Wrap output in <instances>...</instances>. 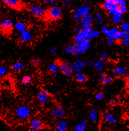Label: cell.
Masks as SVG:
<instances>
[{"mask_svg": "<svg viewBox=\"0 0 129 131\" xmlns=\"http://www.w3.org/2000/svg\"><path fill=\"white\" fill-rule=\"evenodd\" d=\"M32 1H33L34 2H38L40 1L41 0H32Z\"/></svg>", "mask_w": 129, "mask_h": 131, "instance_id": "52", "label": "cell"}, {"mask_svg": "<svg viewBox=\"0 0 129 131\" xmlns=\"http://www.w3.org/2000/svg\"><path fill=\"white\" fill-rule=\"evenodd\" d=\"M62 8L61 7L56 5L48 8V9L46 10L44 17H45L48 20L50 21H57L62 18Z\"/></svg>", "mask_w": 129, "mask_h": 131, "instance_id": "3", "label": "cell"}, {"mask_svg": "<svg viewBox=\"0 0 129 131\" xmlns=\"http://www.w3.org/2000/svg\"><path fill=\"white\" fill-rule=\"evenodd\" d=\"M94 68L97 71H101L103 70L104 67V61L101 59H97L93 63Z\"/></svg>", "mask_w": 129, "mask_h": 131, "instance_id": "27", "label": "cell"}, {"mask_svg": "<svg viewBox=\"0 0 129 131\" xmlns=\"http://www.w3.org/2000/svg\"><path fill=\"white\" fill-rule=\"evenodd\" d=\"M93 16V22L97 25H101L102 24L104 21V18L100 11H96L95 12Z\"/></svg>", "mask_w": 129, "mask_h": 131, "instance_id": "23", "label": "cell"}, {"mask_svg": "<svg viewBox=\"0 0 129 131\" xmlns=\"http://www.w3.org/2000/svg\"><path fill=\"white\" fill-rule=\"evenodd\" d=\"M111 21L115 25L121 24L123 22V18L122 15H113L111 16Z\"/></svg>", "mask_w": 129, "mask_h": 131, "instance_id": "33", "label": "cell"}, {"mask_svg": "<svg viewBox=\"0 0 129 131\" xmlns=\"http://www.w3.org/2000/svg\"><path fill=\"white\" fill-rule=\"evenodd\" d=\"M127 0H118V6H127Z\"/></svg>", "mask_w": 129, "mask_h": 131, "instance_id": "48", "label": "cell"}, {"mask_svg": "<svg viewBox=\"0 0 129 131\" xmlns=\"http://www.w3.org/2000/svg\"><path fill=\"white\" fill-rule=\"evenodd\" d=\"M118 7V4L107 1L106 0H105V1L102 3V7L103 9L106 10V11L110 10L111 9H112V8H116Z\"/></svg>", "mask_w": 129, "mask_h": 131, "instance_id": "29", "label": "cell"}, {"mask_svg": "<svg viewBox=\"0 0 129 131\" xmlns=\"http://www.w3.org/2000/svg\"><path fill=\"white\" fill-rule=\"evenodd\" d=\"M120 29L121 30L124 31V32H129V24L128 22H122L120 26L119 27Z\"/></svg>", "mask_w": 129, "mask_h": 131, "instance_id": "38", "label": "cell"}, {"mask_svg": "<svg viewBox=\"0 0 129 131\" xmlns=\"http://www.w3.org/2000/svg\"><path fill=\"white\" fill-rule=\"evenodd\" d=\"M117 104H118V101L116 99H114V98H112L111 99L109 102V105L111 107V108H113V107H115Z\"/></svg>", "mask_w": 129, "mask_h": 131, "instance_id": "45", "label": "cell"}, {"mask_svg": "<svg viewBox=\"0 0 129 131\" xmlns=\"http://www.w3.org/2000/svg\"><path fill=\"white\" fill-rule=\"evenodd\" d=\"M109 29L108 28L106 24H102L101 29V32L102 33L106 35L107 34L108 30H109Z\"/></svg>", "mask_w": 129, "mask_h": 131, "instance_id": "46", "label": "cell"}, {"mask_svg": "<svg viewBox=\"0 0 129 131\" xmlns=\"http://www.w3.org/2000/svg\"><path fill=\"white\" fill-rule=\"evenodd\" d=\"M120 44L124 46H127L129 44V32H125L124 37L120 41Z\"/></svg>", "mask_w": 129, "mask_h": 131, "instance_id": "36", "label": "cell"}, {"mask_svg": "<svg viewBox=\"0 0 129 131\" xmlns=\"http://www.w3.org/2000/svg\"><path fill=\"white\" fill-rule=\"evenodd\" d=\"M93 29V26L92 25L83 28L82 30H81L79 32H78V33L76 34V35L73 37V42L78 43L80 42L81 41L85 39L88 38V35Z\"/></svg>", "mask_w": 129, "mask_h": 131, "instance_id": "7", "label": "cell"}, {"mask_svg": "<svg viewBox=\"0 0 129 131\" xmlns=\"http://www.w3.org/2000/svg\"><path fill=\"white\" fill-rule=\"evenodd\" d=\"M88 126V121L87 119H83L79 124L76 125L73 130L74 131H84L87 128Z\"/></svg>", "mask_w": 129, "mask_h": 131, "instance_id": "25", "label": "cell"}, {"mask_svg": "<svg viewBox=\"0 0 129 131\" xmlns=\"http://www.w3.org/2000/svg\"><path fill=\"white\" fill-rule=\"evenodd\" d=\"M106 44L107 46H112L114 44H116L115 41H114L112 39H109L107 38V41H106Z\"/></svg>", "mask_w": 129, "mask_h": 131, "instance_id": "49", "label": "cell"}, {"mask_svg": "<svg viewBox=\"0 0 129 131\" xmlns=\"http://www.w3.org/2000/svg\"><path fill=\"white\" fill-rule=\"evenodd\" d=\"M65 52L67 54L74 55V47L73 44H69L65 47Z\"/></svg>", "mask_w": 129, "mask_h": 131, "instance_id": "41", "label": "cell"}, {"mask_svg": "<svg viewBox=\"0 0 129 131\" xmlns=\"http://www.w3.org/2000/svg\"><path fill=\"white\" fill-rule=\"evenodd\" d=\"M47 71L51 74V75L55 76L59 72L58 65L55 61H54L53 63L49 64L47 66Z\"/></svg>", "mask_w": 129, "mask_h": 131, "instance_id": "21", "label": "cell"}, {"mask_svg": "<svg viewBox=\"0 0 129 131\" xmlns=\"http://www.w3.org/2000/svg\"><path fill=\"white\" fill-rule=\"evenodd\" d=\"M113 75L117 77H122L127 75V68L125 66L117 67L114 68L112 71Z\"/></svg>", "mask_w": 129, "mask_h": 131, "instance_id": "18", "label": "cell"}, {"mask_svg": "<svg viewBox=\"0 0 129 131\" xmlns=\"http://www.w3.org/2000/svg\"><path fill=\"white\" fill-rule=\"evenodd\" d=\"M41 59L38 57H32L30 60V64L34 67H39L41 64Z\"/></svg>", "mask_w": 129, "mask_h": 131, "instance_id": "31", "label": "cell"}, {"mask_svg": "<svg viewBox=\"0 0 129 131\" xmlns=\"http://www.w3.org/2000/svg\"><path fill=\"white\" fill-rule=\"evenodd\" d=\"M100 31L98 30L97 29H93L91 31V32H90L89 34L88 35V38L89 39L92 40V39H94L97 38L98 37L100 36Z\"/></svg>", "mask_w": 129, "mask_h": 131, "instance_id": "37", "label": "cell"}, {"mask_svg": "<svg viewBox=\"0 0 129 131\" xmlns=\"http://www.w3.org/2000/svg\"><path fill=\"white\" fill-rule=\"evenodd\" d=\"M45 7L50 8L58 5L59 0H41Z\"/></svg>", "mask_w": 129, "mask_h": 131, "instance_id": "30", "label": "cell"}, {"mask_svg": "<svg viewBox=\"0 0 129 131\" xmlns=\"http://www.w3.org/2000/svg\"><path fill=\"white\" fill-rule=\"evenodd\" d=\"M33 81V77L30 75H25L21 79V84L22 86H27Z\"/></svg>", "mask_w": 129, "mask_h": 131, "instance_id": "26", "label": "cell"}, {"mask_svg": "<svg viewBox=\"0 0 129 131\" xmlns=\"http://www.w3.org/2000/svg\"><path fill=\"white\" fill-rule=\"evenodd\" d=\"M73 71L76 73L80 72L85 67V62L80 59H77L72 64Z\"/></svg>", "mask_w": 129, "mask_h": 131, "instance_id": "17", "label": "cell"}, {"mask_svg": "<svg viewBox=\"0 0 129 131\" xmlns=\"http://www.w3.org/2000/svg\"><path fill=\"white\" fill-rule=\"evenodd\" d=\"M106 1L110 2H112V3H114V4H118V0H106Z\"/></svg>", "mask_w": 129, "mask_h": 131, "instance_id": "50", "label": "cell"}, {"mask_svg": "<svg viewBox=\"0 0 129 131\" xmlns=\"http://www.w3.org/2000/svg\"><path fill=\"white\" fill-rule=\"evenodd\" d=\"M50 115L54 120L64 119L66 115V112L62 106L59 105H54L50 111Z\"/></svg>", "mask_w": 129, "mask_h": 131, "instance_id": "6", "label": "cell"}, {"mask_svg": "<svg viewBox=\"0 0 129 131\" xmlns=\"http://www.w3.org/2000/svg\"><path fill=\"white\" fill-rule=\"evenodd\" d=\"M14 22L11 19L5 18L0 22V30L5 34H10L14 28Z\"/></svg>", "mask_w": 129, "mask_h": 131, "instance_id": "8", "label": "cell"}, {"mask_svg": "<svg viewBox=\"0 0 129 131\" xmlns=\"http://www.w3.org/2000/svg\"><path fill=\"white\" fill-rule=\"evenodd\" d=\"M5 5L14 10H20L22 8V4L21 0H4Z\"/></svg>", "mask_w": 129, "mask_h": 131, "instance_id": "13", "label": "cell"}, {"mask_svg": "<svg viewBox=\"0 0 129 131\" xmlns=\"http://www.w3.org/2000/svg\"><path fill=\"white\" fill-rule=\"evenodd\" d=\"M82 1H83V3H85V4H89L92 0H82Z\"/></svg>", "mask_w": 129, "mask_h": 131, "instance_id": "51", "label": "cell"}, {"mask_svg": "<svg viewBox=\"0 0 129 131\" xmlns=\"http://www.w3.org/2000/svg\"><path fill=\"white\" fill-rule=\"evenodd\" d=\"M32 109L30 106L26 104L19 106L15 111V115L19 120H26L30 117L32 113Z\"/></svg>", "mask_w": 129, "mask_h": 131, "instance_id": "2", "label": "cell"}, {"mask_svg": "<svg viewBox=\"0 0 129 131\" xmlns=\"http://www.w3.org/2000/svg\"><path fill=\"white\" fill-rule=\"evenodd\" d=\"M103 117L105 121L111 125L115 124L118 122L115 115L110 110H107L104 113Z\"/></svg>", "mask_w": 129, "mask_h": 131, "instance_id": "15", "label": "cell"}, {"mask_svg": "<svg viewBox=\"0 0 129 131\" xmlns=\"http://www.w3.org/2000/svg\"><path fill=\"white\" fill-rule=\"evenodd\" d=\"M107 76V73L105 72H101L98 75V80L100 81H102L104 79L105 77Z\"/></svg>", "mask_w": 129, "mask_h": 131, "instance_id": "47", "label": "cell"}, {"mask_svg": "<svg viewBox=\"0 0 129 131\" xmlns=\"http://www.w3.org/2000/svg\"><path fill=\"white\" fill-rule=\"evenodd\" d=\"M0 103H1V97H0Z\"/></svg>", "mask_w": 129, "mask_h": 131, "instance_id": "54", "label": "cell"}, {"mask_svg": "<svg viewBox=\"0 0 129 131\" xmlns=\"http://www.w3.org/2000/svg\"><path fill=\"white\" fill-rule=\"evenodd\" d=\"M68 124L67 121L64 119L56 120L54 124V128L57 131H65L67 130Z\"/></svg>", "mask_w": 129, "mask_h": 131, "instance_id": "16", "label": "cell"}, {"mask_svg": "<svg viewBox=\"0 0 129 131\" xmlns=\"http://www.w3.org/2000/svg\"><path fill=\"white\" fill-rule=\"evenodd\" d=\"M104 96V93H102V92H98V93L96 94L95 95V98L97 101H101L102 100Z\"/></svg>", "mask_w": 129, "mask_h": 131, "instance_id": "43", "label": "cell"}, {"mask_svg": "<svg viewBox=\"0 0 129 131\" xmlns=\"http://www.w3.org/2000/svg\"><path fill=\"white\" fill-rule=\"evenodd\" d=\"M58 65L59 72L63 75L66 77H70L73 75L74 71L72 64L68 61L63 60L62 59H56L55 60Z\"/></svg>", "mask_w": 129, "mask_h": 131, "instance_id": "1", "label": "cell"}, {"mask_svg": "<svg viewBox=\"0 0 129 131\" xmlns=\"http://www.w3.org/2000/svg\"><path fill=\"white\" fill-rule=\"evenodd\" d=\"M118 7L112 8V9H111L110 10L107 11L108 14L110 16H113V15H122L120 14L119 11L118 10Z\"/></svg>", "mask_w": 129, "mask_h": 131, "instance_id": "40", "label": "cell"}, {"mask_svg": "<svg viewBox=\"0 0 129 131\" xmlns=\"http://www.w3.org/2000/svg\"><path fill=\"white\" fill-rule=\"evenodd\" d=\"M108 57H109V53L106 50H103V51L100 53V58L102 59V60H104V59H107Z\"/></svg>", "mask_w": 129, "mask_h": 131, "instance_id": "44", "label": "cell"}, {"mask_svg": "<svg viewBox=\"0 0 129 131\" xmlns=\"http://www.w3.org/2000/svg\"><path fill=\"white\" fill-rule=\"evenodd\" d=\"M125 32L120 30L115 35V36H114L112 39L115 41L116 44H120V41L122 39V37H124Z\"/></svg>", "mask_w": 129, "mask_h": 131, "instance_id": "32", "label": "cell"}, {"mask_svg": "<svg viewBox=\"0 0 129 131\" xmlns=\"http://www.w3.org/2000/svg\"><path fill=\"white\" fill-rule=\"evenodd\" d=\"M50 98V94L46 89H42L37 95V100L41 105L46 104Z\"/></svg>", "mask_w": 129, "mask_h": 131, "instance_id": "12", "label": "cell"}, {"mask_svg": "<svg viewBox=\"0 0 129 131\" xmlns=\"http://www.w3.org/2000/svg\"><path fill=\"white\" fill-rule=\"evenodd\" d=\"M14 28L17 31L21 32L28 29V26H27L26 24L25 23L22 21H18L15 24H14Z\"/></svg>", "mask_w": 129, "mask_h": 131, "instance_id": "24", "label": "cell"}, {"mask_svg": "<svg viewBox=\"0 0 129 131\" xmlns=\"http://www.w3.org/2000/svg\"><path fill=\"white\" fill-rule=\"evenodd\" d=\"M9 72L8 68L6 66L1 64L0 65V78L6 76Z\"/></svg>", "mask_w": 129, "mask_h": 131, "instance_id": "34", "label": "cell"}, {"mask_svg": "<svg viewBox=\"0 0 129 131\" xmlns=\"http://www.w3.org/2000/svg\"><path fill=\"white\" fill-rule=\"evenodd\" d=\"M99 113L98 109L96 108L95 106H92V108L90 109L89 112V118L90 120L92 122H95L97 120L98 118Z\"/></svg>", "mask_w": 129, "mask_h": 131, "instance_id": "22", "label": "cell"}, {"mask_svg": "<svg viewBox=\"0 0 129 131\" xmlns=\"http://www.w3.org/2000/svg\"><path fill=\"white\" fill-rule=\"evenodd\" d=\"M25 68V64L21 61H17L11 66V70L15 72H20Z\"/></svg>", "mask_w": 129, "mask_h": 131, "instance_id": "20", "label": "cell"}, {"mask_svg": "<svg viewBox=\"0 0 129 131\" xmlns=\"http://www.w3.org/2000/svg\"><path fill=\"white\" fill-rule=\"evenodd\" d=\"M91 10V6L89 4H85L81 5L78 6H75L73 8V13L79 16L80 18L90 14Z\"/></svg>", "mask_w": 129, "mask_h": 131, "instance_id": "9", "label": "cell"}, {"mask_svg": "<svg viewBox=\"0 0 129 131\" xmlns=\"http://www.w3.org/2000/svg\"><path fill=\"white\" fill-rule=\"evenodd\" d=\"M62 6L64 8H69L72 5L71 0H63L62 1Z\"/></svg>", "mask_w": 129, "mask_h": 131, "instance_id": "39", "label": "cell"}, {"mask_svg": "<svg viewBox=\"0 0 129 131\" xmlns=\"http://www.w3.org/2000/svg\"><path fill=\"white\" fill-rule=\"evenodd\" d=\"M21 1H24V2H28L29 1V0H21Z\"/></svg>", "mask_w": 129, "mask_h": 131, "instance_id": "53", "label": "cell"}, {"mask_svg": "<svg viewBox=\"0 0 129 131\" xmlns=\"http://www.w3.org/2000/svg\"><path fill=\"white\" fill-rule=\"evenodd\" d=\"M114 80H115V78H114L113 76L107 75L106 77H105L104 79L101 82V84L102 85L106 86L112 83L114 81Z\"/></svg>", "mask_w": 129, "mask_h": 131, "instance_id": "35", "label": "cell"}, {"mask_svg": "<svg viewBox=\"0 0 129 131\" xmlns=\"http://www.w3.org/2000/svg\"><path fill=\"white\" fill-rule=\"evenodd\" d=\"M74 79L75 81L79 84H84L88 81L89 77L86 74L80 72L75 74L74 76Z\"/></svg>", "mask_w": 129, "mask_h": 131, "instance_id": "19", "label": "cell"}, {"mask_svg": "<svg viewBox=\"0 0 129 131\" xmlns=\"http://www.w3.org/2000/svg\"><path fill=\"white\" fill-rule=\"evenodd\" d=\"M118 10L121 15L125 14L128 12V8L127 6H118Z\"/></svg>", "mask_w": 129, "mask_h": 131, "instance_id": "42", "label": "cell"}, {"mask_svg": "<svg viewBox=\"0 0 129 131\" xmlns=\"http://www.w3.org/2000/svg\"><path fill=\"white\" fill-rule=\"evenodd\" d=\"M80 24L83 28H86L89 26H92L93 23V16L91 14H88L86 16L82 17L80 19Z\"/></svg>", "mask_w": 129, "mask_h": 131, "instance_id": "14", "label": "cell"}, {"mask_svg": "<svg viewBox=\"0 0 129 131\" xmlns=\"http://www.w3.org/2000/svg\"><path fill=\"white\" fill-rule=\"evenodd\" d=\"M29 127L31 130L39 131L43 129L45 127V124L40 118H32L29 121Z\"/></svg>", "mask_w": 129, "mask_h": 131, "instance_id": "10", "label": "cell"}, {"mask_svg": "<svg viewBox=\"0 0 129 131\" xmlns=\"http://www.w3.org/2000/svg\"><path fill=\"white\" fill-rule=\"evenodd\" d=\"M119 26H114V27L109 29L108 30L107 34H106L107 39H113V38L115 36V35L120 30Z\"/></svg>", "mask_w": 129, "mask_h": 131, "instance_id": "28", "label": "cell"}, {"mask_svg": "<svg viewBox=\"0 0 129 131\" xmlns=\"http://www.w3.org/2000/svg\"><path fill=\"white\" fill-rule=\"evenodd\" d=\"M28 9L31 15L36 17H44L46 12L43 6L38 2L30 4L28 6Z\"/></svg>", "mask_w": 129, "mask_h": 131, "instance_id": "5", "label": "cell"}, {"mask_svg": "<svg viewBox=\"0 0 129 131\" xmlns=\"http://www.w3.org/2000/svg\"><path fill=\"white\" fill-rule=\"evenodd\" d=\"M91 41V39L86 38L78 43H74L73 44L74 47V56H80L87 51L90 47Z\"/></svg>", "mask_w": 129, "mask_h": 131, "instance_id": "4", "label": "cell"}, {"mask_svg": "<svg viewBox=\"0 0 129 131\" xmlns=\"http://www.w3.org/2000/svg\"><path fill=\"white\" fill-rule=\"evenodd\" d=\"M33 39H34V34L28 29L20 32L19 40L20 43L24 44H29L32 42Z\"/></svg>", "mask_w": 129, "mask_h": 131, "instance_id": "11", "label": "cell"}]
</instances>
